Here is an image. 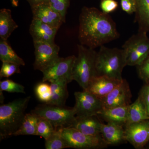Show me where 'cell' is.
Returning <instances> with one entry per match:
<instances>
[{
    "mask_svg": "<svg viewBox=\"0 0 149 149\" xmlns=\"http://www.w3.org/2000/svg\"><path fill=\"white\" fill-rule=\"evenodd\" d=\"M116 24L108 14L94 7L83 8L79 16L80 44L95 49L119 37Z\"/></svg>",
    "mask_w": 149,
    "mask_h": 149,
    "instance_id": "1",
    "label": "cell"
},
{
    "mask_svg": "<svg viewBox=\"0 0 149 149\" xmlns=\"http://www.w3.org/2000/svg\"><path fill=\"white\" fill-rule=\"evenodd\" d=\"M30 96L15 100L0 106V138L14 136L21 126Z\"/></svg>",
    "mask_w": 149,
    "mask_h": 149,
    "instance_id": "2",
    "label": "cell"
},
{
    "mask_svg": "<svg viewBox=\"0 0 149 149\" xmlns=\"http://www.w3.org/2000/svg\"><path fill=\"white\" fill-rule=\"evenodd\" d=\"M125 66L126 60L123 49L101 46L96 60L97 76L122 80V71Z\"/></svg>",
    "mask_w": 149,
    "mask_h": 149,
    "instance_id": "3",
    "label": "cell"
},
{
    "mask_svg": "<svg viewBox=\"0 0 149 149\" xmlns=\"http://www.w3.org/2000/svg\"><path fill=\"white\" fill-rule=\"evenodd\" d=\"M78 55L72 68V79L83 88L87 90L94 77L97 76L96 60L97 52L94 49L83 45H77Z\"/></svg>",
    "mask_w": 149,
    "mask_h": 149,
    "instance_id": "4",
    "label": "cell"
},
{
    "mask_svg": "<svg viewBox=\"0 0 149 149\" xmlns=\"http://www.w3.org/2000/svg\"><path fill=\"white\" fill-rule=\"evenodd\" d=\"M32 112L49 120L56 130L70 128L76 118L74 107L67 108L47 104L37 107Z\"/></svg>",
    "mask_w": 149,
    "mask_h": 149,
    "instance_id": "5",
    "label": "cell"
},
{
    "mask_svg": "<svg viewBox=\"0 0 149 149\" xmlns=\"http://www.w3.org/2000/svg\"><path fill=\"white\" fill-rule=\"evenodd\" d=\"M147 32L139 31L123 46L126 65L139 66L149 55V38Z\"/></svg>",
    "mask_w": 149,
    "mask_h": 149,
    "instance_id": "6",
    "label": "cell"
},
{
    "mask_svg": "<svg viewBox=\"0 0 149 149\" xmlns=\"http://www.w3.org/2000/svg\"><path fill=\"white\" fill-rule=\"evenodd\" d=\"M61 133L68 148L75 149H101L107 146L102 136L85 135L73 128H62Z\"/></svg>",
    "mask_w": 149,
    "mask_h": 149,
    "instance_id": "7",
    "label": "cell"
},
{
    "mask_svg": "<svg viewBox=\"0 0 149 149\" xmlns=\"http://www.w3.org/2000/svg\"><path fill=\"white\" fill-rule=\"evenodd\" d=\"M76 56L72 55L65 58L60 57L52 65L42 71L43 82L64 80L72 81V68Z\"/></svg>",
    "mask_w": 149,
    "mask_h": 149,
    "instance_id": "8",
    "label": "cell"
},
{
    "mask_svg": "<svg viewBox=\"0 0 149 149\" xmlns=\"http://www.w3.org/2000/svg\"><path fill=\"white\" fill-rule=\"evenodd\" d=\"M75 104L74 108L77 117L98 116L103 109L101 99L89 91L75 92Z\"/></svg>",
    "mask_w": 149,
    "mask_h": 149,
    "instance_id": "9",
    "label": "cell"
},
{
    "mask_svg": "<svg viewBox=\"0 0 149 149\" xmlns=\"http://www.w3.org/2000/svg\"><path fill=\"white\" fill-rule=\"evenodd\" d=\"M35 61L34 69L42 72L54 63L60 57V47L55 43L34 42Z\"/></svg>",
    "mask_w": 149,
    "mask_h": 149,
    "instance_id": "10",
    "label": "cell"
},
{
    "mask_svg": "<svg viewBox=\"0 0 149 149\" xmlns=\"http://www.w3.org/2000/svg\"><path fill=\"white\" fill-rule=\"evenodd\" d=\"M132 94L129 84L125 79L105 97L101 99L103 109L128 106L130 104Z\"/></svg>",
    "mask_w": 149,
    "mask_h": 149,
    "instance_id": "11",
    "label": "cell"
},
{
    "mask_svg": "<svg viewBox=\"0 0 149 149\" xmlns=\"http://www.w3.org/2000/svg\"><path fill=\"white\" fill-rule=\"evenodd\" d=\"M125 141L136 149H142L149 142V119L125 126Z\"/></svg>",
    "mask_w": 149,
    "mask_h": 149,
    "instance_id": "12",
    "label": "cell"
},
{
    "mask_svg": "<svg viewBox=\"0 0 149 149\" xmlns=\"http://www.w3.org/2000/svg\"><path fill=\"white\" fill-rule=\"evenodd\" d=\"M58 29L51 27L39 19L33 18L29 30L33 42L55 43V38Z\"/></svg>",
    "mask_w": 149,
    "mask_h": 149,
    "instance_id": "13",
    "label": "cell"
},
{
    "mask_svg": "<svg viewBox=\"0 0 149 149\" xmlns=\"http://www.w3.org/2000/svg\"><path fill=\"white\" fill-rule=\"evenodd\" d=\"M122 80L106 76H96L91 81L86 91L102 99L112 91Z\"/></svg>",
    "mask_w": 149,
    "mask_h": 149,
    "instance_id": "14",
    "label": "cell"
},
{
    "mask_svg": "<svg viewBox=\"0 0 149 149\" xmlns=\"http://www.w3.org/2000/svg\"><path fill=\"white\" fill-rule=\"evenodd\" d=\"M33 18L37 19L54 28L59 29L64 23L58 13L49 4L40 5L31 8Z\"/></svg>",
    "mask_w": 149,
    "mask_h": 149,
    "instance_id": "15",
    "label": "cell"
},
{
    "mask_svg": "<svg viewBox=\"0 0 149 149\" xmlns=\"http://www.w3.org/2000/svg\"><path fill=\"white\" fill-rule=\"evenodd\" d=\"M123 125L107 122L102 123L101 135L104 141L107 145H118L125 141V129Z\"/></svg>",
    "mask_w": 149,
    "mask_h": 149,
    "instance_id": "16",
    "label": "cell"
},
{
    "mask_svg": "<svg viewBox=\"0 0 149 149\" xmlns=\"http://www.w3.org/2000/svg\"><path fill=\"white\" fill-rule=\"evenodd\" d=\"M97 116L77 117L70 128L79 130L85 135L93 136H101L102 123L96 117Z\"/></svg>",
    "mask_w": 149,
    "mask_h": 149,
    "instance_id": "17",
    "label": "cell"
},
{
    "mask_svg": "<svg viewBox=\"0 0 149 149\" xmlns=\"http://www.w3.org/2000/svg\"><path fill=\"white\" fill-rule=\"evenodd\" d=\"M129 106L103 109L98 115L100 116L107 122L113 123L125 126L128 120Z\"/></svg>",
    "mask_w": 149,
    "mask_h": 149,
    "instance_id": "18",
    "label": "cell"
},
{
    "mask_svg": "<svg viewBox=\"0 0 149 149\" xmlns=\"http://www.w3.org/2000/svg\"><path fill=\"white\" fill-rule=\"evenodd\" d=\"M68 83V82L64 80L51 83L52 97L50 100L47 104L58 106H64L68 95L67 90Z\"/></svg>",
    "mask_w": 149,
    "mask_h": 149,
    "instance_id": "19",
    "label": "cell"
},
{
    "mask_svg": "<svg viewBox=\"0 0 149 149\" xmlns=\"http://www.w3.org/2000/svg\"><path fill=\"white\" fill-rule=\"evenodd\" d=\"M18 25L13 20L12 12L9 9L3 8L0 10V37L7 40L13 32L18 28Z\"/></svg>",
    "mask_w": 149,
    "mask_h": 149,
    "instance_id": "20",
    "label": "cell"
},
{
    "mask_svg": "<svg viewBox=\"0 0 149 149\" xmlns=\"http://www.w3.org/2000/svg\"><path fill=\"white\" fill-rule=\"evenodd\" d=\"M148 119L149 116L146 109L139 96L136 101L128 107V120L125 125Z\"/></svg>",
    "mask_w": 149,
    "mask_h": 149,
    "instance_id": "21",
    "label": "cell"
},
{
    "mask_svg": "<svg viewBox=\"0 0 149 149\" xmlns=\"http://www.w3.org/2000/svg\"><path fill=\"white\" fill-rule=\"evenodd\" d=\"M137 9L135 21L139 25V31L149 32V0H136Z\"/></svg>",
    "mask_w": 149,
    "mask_h": 149,
    "instance_id": "22",
    "label": "cell"
},
{
    "mask_svg": "<svg viewBox=\"0 0 149 149\" xmlns=\"http://www.w3.org/2000/svg\"><path fill=\"white\" fill-rule=\"evenodd\" d=\"M38 120L39 117L32 112L31 113L25 114L20 128L15 133L14 136H37Z\"/></svg>",
    "mask_w": 149,
    "mask_h": 149,
    "instance_id": "23",
    "label": "cell"
},
{
    "mask_svg": "<svg viewBox=\"0 0 149 149\" xmlns=\"http://www.w3.org/2000/svg\"><path fill=\"white\" fill-rule=\"evenodd\" d=\"M0 59L2 62H8L19 65H25L22 58L19 56L8 43L7 40H0Z\"/></svg>",
    "mask_w": 149,
    "mask_h": 149,
    "instance_id": "24",
    "label": "cell"
},
{
    "mask_svg": "<svg viewBox=\"0 0 149 149\" xmlns=\"http://www.w3.org/2000/svg\"><path fill=\"white\" fill-rule=\"evenodd\" d=\"M61 129L56 130L47 140H45L46 149H62L68 148L65 140L61 133Z\"/></svg>",
    "mask_w": 149,
    "mask_h": 149,
    "instance_id": "25",
    "label": "cell"
},
{
    "mask_svg": "<svg viewBox=\"0 0 149 149\" xmlns=\"http://www.w3.org/2000/svg\"><path fill=\"white\" fill-rule=\"evenodd\" d=\"M56 129L49 120L39 117L37 123V136L47 140L54 132Z\"/></svg>",
    "mask_w": 149,
    "mask_h": 149,
    "instance_id": "26",
    "label": "cell"
},
{
    "mask_svg": "<svg viewBox=\"0 0 149 149\" xmlns=\"http://www.w3.org/2000/svg\"><path fill=\"white\" fill-rule=\"evenodd\" d=\"M70 0H49V4L59 14L63 22H65L67 11L69 8Z\"/></svg>",
    "mask_w": 149,
    "mask_h": 149,
    "instance_id": "27",
    "label": "cell"
},
{
    "mask_svg": "<svg viewBox=\"0 0 149 149\" xmlns=\"http://www.w3.org/2000/svg\"><path fill=\"white\" fill-rule=\"evenodd\" d=\"M35 93L40 100L46 104L48 103L52 97L50 85L45 83L38 84L35 88Z\"/></svg>",
    "mask_w": 149,
    "mask_h": 149,
    "instance_id": "28",
    "label": "cell"
},
{
    "mask_svg": "<svg viewBox=\"0 0 149 149\" xmlns=\"http://www.w3.org/2000/svg\"><path fill=\"white\" fill-rule=\"evenodd\" d=\"M0 89L2 91L11 93H25L23 85L15 83L13 80H6L0 82Z\"/></svg>",
    "mask_w": 149,
    "mask_h": 149,
    "instance_id": "29",
    "label": "cell"
},
{
    "mask_svg": "<svg viewBox=\"0 0 149 149\" xmlns=\"http://www.w3.org/2000/svg\"><path fill=\"white\" fill-rule=\"evenodd\" d=\"M19 66L12 63L3 62L0 70V77H8L15 73H20Z\"/></svg>",
    "mask_w": 149,
    "mask_h": 149,
    "instance_id": "30",
    "label": "cell"
},
{
    "mask_svg": "<svg viewBox=\"0 0 149 149\" xmlns=\"http://www.w3.org/2000/svg\"><path fill=\"white\" fill-rule=\"evenodd\" d=\"M138 68L139 77L146 84H149V55L142 64L138 66Z\"/></svg>",
    "mask_w": 149,
    "mask_h": 149,
    "instance_id": "31",
    "label": "cell"
},
{
    "mask_svg": "<svg viewBox=\"0 0 149 149\" xmlns=\"http://www.w3.org/2000/svg\"><path fill=\"white\" fill-rule=\"evenodd\" d=\"M100 6L103 12L109 14L116 10L118 5L115 0H101Z\"/></svg>",
    "mask_w": 149,
    "mask_h": 149,
    "instance_id": "32",
    "label": "cell"
},
{
    "mask_svg": "<svg viewBox=\"0 0 149 149\" xmlns=\"http://www.w3.org/2000/svg\"><path fill=\"white\" fill-rule=\"evenodd\" d=\"M120 5L122 10L128 14L135 13L137 9L136 0H120Z\"/></svg>",
    "mask_w": 149,
    "mask_h": 149,
    "instance_id": "33",
    "label": "cell"
},
{
    "mask_svg": "<svg viewBox=\"0 0 149 149\" xmlns=\"http://www.w3.org/2000/svg\"><path fill=\"white\" fill-rule=\"evenodd\" d=\"M139 96L143 101L149 116V84H146L142 88Z\"/></svg>",
    "mask_w": 149,
    "mask_h": 149,
    "instance_id": "34",
    "label": "cell"
},
{
    "mask_svg": "<svg viewBox=\"0 0 149 149\" xmlns=\"http://www.w3.org/2000/svg\"><path fill=\"white\" fill-rule=\"evenodd\" d=\"M29 3L31 8L40 5L49 4V0H26Z\"/></svg>",
    "mask_w": 149,
    "mask_h": 149,
    "instance_id": "35",
    "label": "cell"
},
{
    "mask_svg": "<svg viewBox=\"0 0 149 149\" xmlns=\"http://www.w3.org/2000/svg\"><path fill=\"white\" fill-rule=\"evenodd\" d=\"M19 0H10L12 5L14 7H17L18 6Z\"/></svg>",
    "mask_w": 149,
    "mask_h": 149,
    "instance_id": "36",
    "label": "cell"
}]
</instances>
